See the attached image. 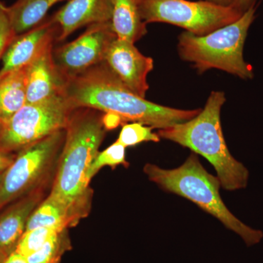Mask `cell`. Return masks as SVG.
<instances>
[{
  "instance_id": "cell-1",
  "label": "cell",
  "mask_w": 263,
  "mask_h": 263,
  "mask_svg": "<svg viewBox=\"0 0 263 263\" xmlns=\"http://www.w3.org/2000/svg\"><path fill=\"white\" fill-rule=\"evenodd\" d=\"M64 95L74 108L117 114L124 122L162 129L196 117L201 109L181 110L148 101L133 92L105 62L66 79Z\"/></svg>"
},
{
  "instance_id": "cell-2",
  "label": "cell",
  "mask_w": 263,
  "mask_h": 263,
  "mask_svg": "<svg viewBox=\"0 0 263 263\" xmlns=\"http://www.w3.org/2000/svg\"><path fill=\"white\" fill-rule=\"evenodd\" d=\"M102 113L77 108L71 114L49 195L67 208L77 222L88 215L91 208L92 190L88 172L107 131Z\"/></svg>"
},
{
  "instance_id": "cell-3",
  "label": "cell",
  "mask_w": 263,
  "mask_h": 263,
  "mask_svg": "<svg viewBox=\"0 0 263 263\" xmlns=\"http://www.w3.org/2000/svg\"><path fill=\"white\" fill-rule=\"evenodd\" d=\"M226 101L224 92L212 91L196 117L160 129L157 134L205 157L215 168L221 187L235 191L247 187L249 173L245 164L232 156L227 146L220 119Z\"/></svg>"
},
{
  "instance_id": "cell-4",
  "label": "cell",
  "mask_w": 263,
  "mask_h": 263,
  "mask_svg": "<svg viewBox=\"0 0 263 263\" xmlns=\"http://www.w3.org/2000/svg\"><path fill=\"white\" fill-rule=\"evenodd\" d=\"M143 171L151 181L164 191L185 197L219 219L228 229L239 235L247 247L258 245L262 240V230L251 228L230 212L219 193V178L209 174L195 154L177 168L163 169L148 163Z\"/></svg>"
},
{
  "instance_id": "cell-5",
  "label": "cell",
  "mask_w": 263,
  "mask_h": 263,
  "mask_svg": "<svg viewBox=\"0 0 263 263\" xmlns=\"http://www.w3.org/2000/svg\"><path fill=\"white\" fill-rule=\"evenodd\" d=\"M254 18L255 8L252 6L236 22L205 35L181 33L178 44L180 57L193 63L200 72L218 69L242 79H252L253 70L245 62L243 47Z\"/></svg>"
},
{
  "instance_id": "cell-6",
  "label": "cell",
  "mask_w": 263,
  "mask_h": 263,
  "mask_svg": "<svg viewBox=\"0 0 263 263\" xmlns=\"http://www.w3.org/2000/svg\"><path fill=\"white\" fill-rule=\"evenodd\" d=\"M65 138V129L56 132L16 153L0 181V211L39 190L58 162Z\"/></svg>"
},
{
  "instance_id": "cell-7",
  "label": "cell",
  "mask_w": 263,
  "mask_h": 263,
  "mask_svg": "<svg viewBox=\"0 0 263 263\" xmlns=\"http://www.w3.org/2000/svg\"><path fill=\"white\" fill-rule=\"evenodd\" d=\"M73 105L64 95L41 103H27L0 127V149L19 151L67 127Z\"/></svg>"
},
{
  "instance_id": "cell-8",
  "label": "cell",
  "mask_w": 263,
  "mask_h": 263,
  "mask_svg": "<svg viewBox=\"0 0 263 263\" xmlns=\"http://www.w3.org/2000/svg\"><path fill=\"white\" fill-rule=\"evenodd\" d=\"M141 11L146 24H173L198 36L233 23L243 14L233 6H222L205 0H142Z\"/></svg>"
},
{
  "instance_id": "cell-9",
  "label": "cell",
  "mask_w": 263,
  "mask_h": 263,
  "mask_svg": "<svg viewBox=\"0 0 263 263\" xmlns=\"http://www.w3.org/2000/svg\"><path fill=\"white\" fill-rule=\"evenodd\" d=\"M117 38L110 22L91 24L75 41L53 50V60L66 80L103 62Z\"/></svg>"
},
{
  "instance_id": "cell-10",
  "label": "cell",
  "mask_w": 263,
  "mask_h": 263,
  "mask_svg": "<svg viewBox=\"0 0 263 263\" xmlns=\"http://www.w3.org/2000/svg\"><path fill=\"white\" fill-rule=\"evenodd\" d=\"M60 29L52 16L35 27L15 36L3 57L0 79L7 74L28 67L58 41Z\"/></svg>"
},
{
  "instance_id": "cell-11",
  "label": "cell",
  "mask_w": 263,
  "mask_h": 263,
  "mask_svg": "<svg viewBox=\"0 0 263 263\" xmlns=\"http://www.w3.org/2000/svg\"><path fill=\"white\" fill-rule=\"evenodd\" d=\"M104 62L123 84L141 98H146L149 88L147 77L154 69V60L138 51L135 43L114 40Z\"/></svg>"
},
{
  "instance_id": "cell-12",
  "label": "cell",
  "mask_w": 263,
  "mask_h": 263,
  "mask_svg": "<svg viewBox=\"0 0 263 263\" xmlns=\"http://www.w3.org/2000/svg\"><path fill=\"white\" fill-rule=\"evenodd\" d=\"M53 46L27 67V103L46 101L64 95L66 80L57 68Z\"/></svg>"
},
{
  "instance_id": "cell-13",
  "label": "cell",
  "mask_w": 263,
  "mask_h": 263,
  "mask_svg": "<svg viewBox=\"0 0 263 263\" xmlns=\"http://www.w3.org/2000/svg\"><path fill=\"white\" fill-rule=\"evenodd\" d=\"M52 18L60 27L58 41H62L84 26L110 22L111 5L110 0H68Z\"/></svg>"
},
{
  "instance_id": "cell-14",
  "label": "cell",
  "mask_w": 263,
  "mask_h": 263,
  "mask_svg": "<svg viewBox=\"0 0 263 263\" xmlns=\"http://www.w3.org/2000/svg\"><path fill=\"white\" fill-rule=\"evenodd\" d=\"M41 197L40 190H35L12 202L0 213V249L8 255L16 249L31 214L41 203Z\"/></svg>"
},
{
  "instance_id": "cell-15",
  "label": "cell",
  "mask_w": 263,
  "mask_h": 263,
  "mask_svg": "<svg viewBox=\"0 0 263 263\" xmlns=\"http://www.w3.org/2000/svg\"><path fill=\"white\" fill-rule=\"evenodd\" d=\"M112 29L118 39L136 43L147 34L141 16L142 0H110Z\"/></svg>"
},
{
  "instance_id": "cell-16",
  "label": "cell",
  "mask_w": 263,
  "mask_h": 263,
  "mask_svg": "<svg viewBox=\"0 0 263 263\" xmlns=\"http://www.w3.org/2000/svg\"><path fill=\"white\" fill-rule=\"evenodd\" d=\"M27 67L0 79V121L10 119L27 104Z\"/></svg>"
},
{
  "instance_id": "cell-17",
  "label": "cell",
  "mask_w": 263,
  "mask_h": 263,
  "mask_svg": "<svg viewBox=\"0 0 263 263\" xmlns=\"http://www.w3.org/2000/svg\"><path fill=\"white\" fill-rule=\"evenodd\" d=\"M63 0H17L8 7L12 27L16 35L30 30L46 18L48 10Z\"/></svg>"
},
{
  "instance_id": "cell-18",
  "label": "cell",
  "mask_w": 263,
  "mask_h": 263,
  "mask_svg": "<svg viewBox=\"0 0 263 263\" xmlns=\"http://www.w3.org/2000/svg\"><path fill=\"white\" fill-rule=\"evenodd\" d=\"M77 223L67 208L48 195L31 214L26 231L38 228H69Z\"/></svg>"
},
{
  "instance_id": "cell-19",
  "label": "cell",
  "mask_w": 263,
  "mask_h": 263,
  "mask_svg": "<svg viewBox=\"0 0 263 263\" xmlns=\"http://www.w3.org/2000/svg\"><path fill=\"white\" fill-rule=\"evenodd\" d=\"M71 248L67 228L58 232L42 248L27 258L28 263H60L62 256Z\"/></svg>"
},
{
  "instance_id": "cell-20",
  "label": "cell",
  "mask_w": 263,
  "mask_h": 263,
  "mask_svg": "<svg viewBox=\"0 0 263 263\" xmlns=\"http://www.w3.org/2000/svg\"><path fill=\"white\" fill-rule=\"evenodd\" d=\"M64 229L66 228H38L27 230L19 240L15 252L28 257L42 248L53 235Z\"/></svg>"
},
{
  "instance_id": "cell-21",
  "label": "cell",
  "mask_w": 263,
  "mask_h": 263,
  "mask_svg": "<svg viewBox=\"0 0 263 263\" xmlns=\"http://www.w3.org/2000/svg\"><path fill=\"white\" fill-rule=\"evenodd\" d=\"M125 148V147L116 141L106 149L99 152L89 167L88 172L89 181H91L95 175L105 166H109L112 168H115L119 165L128 167L129 163L126 161Z\"/></svg>"
},
{
  "instance_id": "cell-22",
  "label": "cell",
  "mask_w": 263,
  "mask_h": 263,
  "mask_svg": "<svg viewBox=\"0 0 263 263\" xmlns=\"http://www.w3.org/2000/svg\"><path fill=\"white\" fill-rule=\"evenodd\" d=\"M152 129L153 128L149 126L139 122L124 124L117 141L125 148L136 146L143 142L158 143L160 137L157 133H153Z\"/></svg>"
},
{
  "instance_id": "cell-23",
  "label": "cell",
  "mask_w": 263,
  "mask_h": 263,
  "mask_svg": "<svg viewBox=\"0 0 263 263\" xmlns=\"http://www.w3.org/2000/svg\"><path fill=\"white\" fill-rule=\"evenodd\" d=\"M16 34L13 30L8 13V6L0 2V59H3L7 48Z\"/></svg>"
},
{
  "instance_id": "cell-24",
  "label": "cell",
  "mask_w": 263,
  "mask_h": 263,
  "mask_svg": "<svg viewBox=\"0 0 263 263\" xmlns=\"http://www.w3.org/2000/svg\"><path fill=\"white\" fill-rule=\"evenodd\" d=\"M102 121H103L104 127L106 130L115 129L122 124V122H124L122 117H119L117 114L110 113V112L104 113Z\"/></svg>"
},
{
  "instance_id": "cell-25",
  "label": "cell",
  "mask_w": 263,
  "mask_h": 263,
  "mask_svg": "<svg viewBox=\"0 0 263 263\" xmlns=\"http://www.w3.org/2000/svg\"><path fill=\"white\" fill-rule=\"evenodd\" d=\"M16 154L8 153L0 149V174H3L15 160Z\"/></svg>"
},
{
  "instance_id": "cell-26",
  "label": "cell",
  "mask_w": 263,
  "mask_h": 263,
  "mask_svg": "<svg viewBox=\"0 0 263 263\" xmlns=\"http://www.w3.org/2000/svg\"><path fill=\"white\" fill-rule=\"evenodd\" d=\"M255 2L256 0H234L232 6L241 13H245L251 7L254 6Z\"/></svg>"
},
{
  "instance_id": "cell-27",
  "label": "cell",
  "mask_w": 263,
  "mask_h": 263,
  "mask_svg": "<svg viewBox=\"0 0 263 263\" xmlns=\"http://www.w3.org/2000/svg\"><path fill=\"white\" fill-rule=\"evenodd\" d=\"M3 263H28L27 258L18 252H13L10 254Z\"/></svg>"
},
{
  "instance_id": "cell-28",
  "label": "cell",
  "mask_w": 263,
  "mask_h": 263,
  "mask_svg": "<svg viewBox=\"0 0 263 263\" xmlns=\"http://www.w3.org/2000/svg\"><path fill=\"white\" fill-rule=\"evenodd\" d=\"M214 4L222 5V6H232L234 0H205Z\"/></svg>"
},
{
  "instance_id": "cell-29",
  "label": "cell",
  "mask_w": 263,
  "mask_h": 263,
  "mask_svg": "<svg viewBox=\"0 0 263 263\" xmlns=\"http://www.w3.org/2000/svg\"><path fill=\"white\" fill-rule=\"evenodd\" d=\"M8 254L3 252L1 249H0V263H3L5 262V259L8 257Z\"/></svg>"
},
{
  "instance_id": "cell-30",
  "label": "cell",
  "mask_w": 263,
  "mask_h": 263,
  "mask_svg": "<svg viewBox=\"0 0 263 263\" xmlns=\"http://www.w3.org/2000/svg\"><path fill=\"white\" fill-rule=\"evenodd\" d=\"M3 174H0V181H1L2 178H3Z\"/></svg>"
},
{
  "instance_id": "cell-31",
  "label": "cell",
  "mask_w": 263,
  "mask_h": 263,
  "mask_svg": "<svg viewBox=\"0 0 263 263\" xmlns=\"http://www.w3.org/2000/svg\"><path fill=\"white\" fill-rule=\"evenodd\" d=\"M1 124H2L1 121H0V127H1Z\"/></svg>"
}]
</instances>
